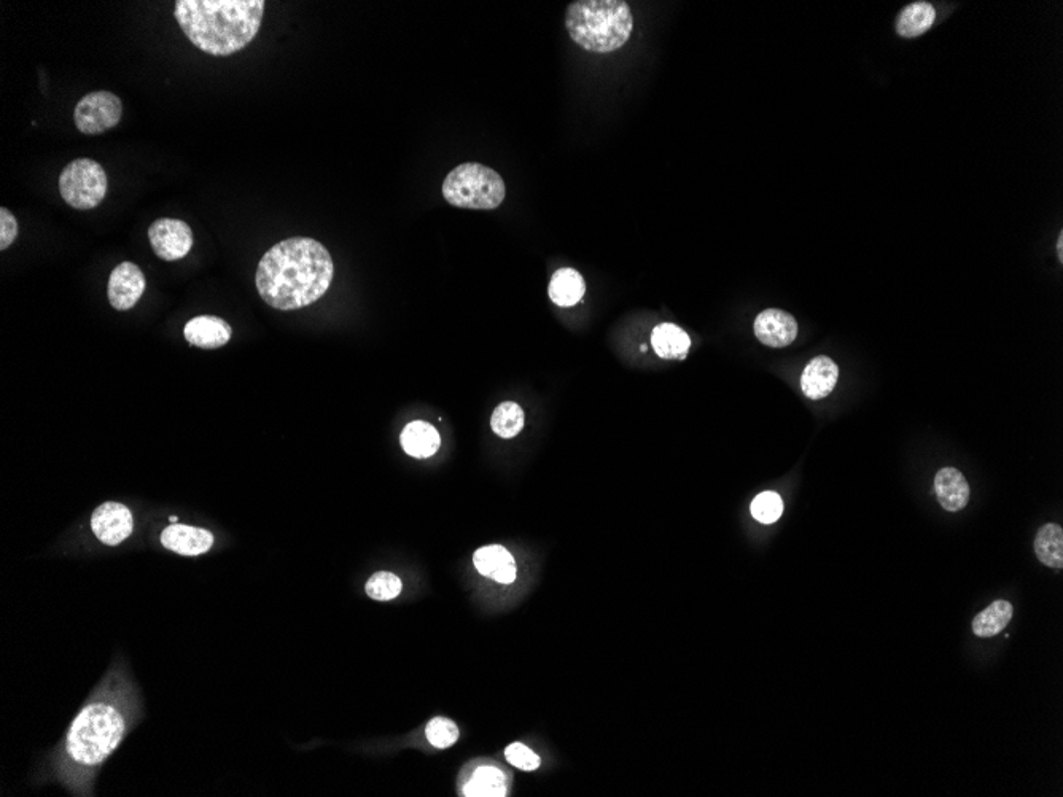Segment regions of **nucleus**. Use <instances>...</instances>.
I'll use <instances>...</instances> for the list:
<instances>
[{
	"instance_id": "obj_1",
	"label": "nucleus",
	"mask_w": 1063,
	"mask_h": 797,
	"mask_svg": "<svg viewBox=\"0 0 1063 797\" xmlns=\"http://www.w3.org/2000/svg\"><path fill=\"white\" fill-rule=\"evenodd\" d=\"M141 716L136 689L123 669L107 673L77 713L61 747L56 772L75 793H90L91 780Z\"/></svg>"
},
{
	"instance_id": "obj_2",
	"label": "nucleus",
	"mask_w": 1063,
	"mask_h": 797,
	"mask_svg": "<svg viewBox=\"0 0 1063 797\" xmlns=\"http://www.w3.org/2000/svg\"><path fill=\"white\" fill-rule=\"evenodd\" d=\"M335 265L324 245L290 238L274 245L258 263V293L277 311H296L319 301L330 288Z\"/></svg>"
},
{
	"instance_id": "obj_3",
	"label": "nucleus",
	"mask_w": 1063,
	"mask_h": 797,
	"mask_svg": "<svg viewBox=\"0 0 1063 797\" xmlns=\"http://www.w3.org/2000/svg\"><path fill=\"white\" fill-rule=\"evenodd\" d=\"M177 23L195 47L212 56H230L257 37L265 15L263 0H177Z\"/></svg>"
},
{
	"instance_id": "obj_4",
	"label": "nucleus",
	"mask_w": 1063,
	"mask_h": 797,
	"mask_svg": "<svg viewBox=\"0 0 1063 797\" xmlns=\"http://www.w3.org/2000/svg\"><path fill=\"white\" fill-rule=\"evenodd\" d=\"M565 28L583 50L612 53L631 39L634 18L624 0H577L567 7Z\"/></svg>"
},
{
	"instance_id": "obj_5",
	"label": "nucleus",
	"mask_w": 1063,
	"mask_h": 797,
	"mask_svg": "<svg viewBox=\"0 0 1063 797\" xmlns=\"http://www.w3.org/2000/svg\"><path fill=\"white\" fill-rule=\"evenodd\" d=\"M441 193L459 209L494 210L507 196V185L494 169L481 163H464L446 175Z\"/></svg>"
},
{
	"instance_id": "obj_6",
	"label": "nucleus",
	"mask_w": 1063,
	"mask_h": 797,
	"mask_svg": "<svg viewBox=\"0 0 1063 797\" xmlns=\"http://www.w3.org/2000/svg\"><path fill=\"white\" fill-rule=\"evenodd\" d=\"M109 188L107 174L98 161L78 158L59 175V193L69 206L90 210L104 201Z\"/></svg>"
},
{
	"instance_id": "obj_7",
	"label": "nucleus",
	"mask_w": 1063,
	"mask_h": 797,
	"mask_svg": "<svg viewBox=\"0 0 1063 797\" xmlns=\"http://www.w3.org/2000/svg\"><path fill=\"white\" fill-rule=\"evenodd\" d=\"M123 117V104L117 94L94 91L86 94L75 107L74 121L78 131L88 136L104 134L115 128Z\"/></svg>"
},
{
	"instance_id": "obj_8",
	"label": "nucleus",
	"mask_w": 1063,
	"mask_h": 797,
	"mask_svg": "<svg viewBox=\"0 0 1063 797\" xmlns=\"http://www.w3.org/2000/svg\"><path fill=\"white\" fill-rule=\"evenodd\" d=\"M148 239L156 257L164 261H177L187 257L193 247L190 226L176 218H160L148 228Z\"/></svg>"
},
{
	"instance_id": "obj_9",
	"label": "nucleus",
	"mask_w": 1063,
	"mask_h": 797,
	"mask_svg": "<svg viewBox=\"0 0 1063 797\" xmlns=\"http://www.w3.org/2000/svg\"><path fill=\"white\" fill-rule=\"evenodd\" d=\"M91 529L104 545L118 546L133 533V513L123 503H102L91 516Z\"/></svg>"
},
{
	"instance_id": "obj_10",
	"label": "nucleus",
	"mask_w": 1063,
	"mask_h": 797,
	"mask_svg": "<svg viewBox=\"0 0 1063 797\" xmlns=\"http://www.w3.org/2000/svg\"><path fill=\"white\" fill-rule=\"evenodd\" d=\"M145 276L139 266L131 261L120 263L113 269L107 285V296L113 309L117 311H129L136 306L137 301L144 295Z\"/></svg>"
},
{
	"instance_id": "obj_11",
	"label": "nucleus",
	"mask_w": 1063,
	"mask_h": 797,
	"mask_svg": "<svg viewBox=\"0 0 1063 797\" xmlns=\"http://www.w3.org/2000/svg\"><path fill=\"white\" fill-rule=\"evenodd\" d=\"M755 336L772 349L790 346L798 336V322L780 309H766L755 320Z\"/></svg>"
},
{
	"instance_id": "obj_12",
	"label": "nucleus",
	"mask_w": 1063,
	"mask_h": 797,
	"mask_svg": "<svg viewBox=\"0 0 1063 797\" xmlns=\"http://www.w3.org/2000/svg\"><path fill=\"white\" fill-rule=\"evenodd\" d=\"M161 545L180 556H203L214 546V535L209 530L176 522L161 533Z\"/></svg>"
},
{
	"instance_id": "obj_13",
	"label": "nucleus",
	"mask_w": 1063,
	"mask_h": 797,
	"mask_svg": "<svg viewBox=\"0 0 1063 797\" xmlns=\"http://www.w3.org/2000/svg\"><path fill=\"white\" fill-rule=\"evenodd\" d=\"M185 339L199 349H220L230 343V323L215 315H199L185 325Z\"/></svg>"
},
{
	"instance_id": "obj_14",
	"label": "nucleus",
	"mask_w": 1063,
	"mask_h": 797,
	"mask_svg": "<svg viewBox=\"0 0 1063 797\" xmlns=\"http://www.w3.org/2000/svg\"><path fill=\"white\" fill-rule=\"evenodd\" d=\"M839 366L830 357L820 355L810 360L801 376V389L809 400H823L838 384Z\"/></svg>"
},
{
	"instance_id": "obj_15",
	"label": "nucleus",
	"mask_w": 1063,
	"mask_h": 797,
	"mask_svg": "<svg viewBox=\"0 0 1063 797\" xmlns=\"http://www.w3.org/2000/svg\"><path fill=\"white\" fill-rule=\"evenodd\" d=\"M473 564L481 575L489 576L500 584L516 580V562L507 549L500 545L484 546L473 556Z\"/></svg>"
},
{
	"instance_id": "obj_16",
	"label": "nucleus",
	"mask_w": 1063,
	"mask_h": 797,
	"mask_svg": "<svg viewBox=\"0 0 1063 797\" xmlns=\"http://www.w3.org/2000/svg\"><path fill=\"white\" fill-rule=\"evenodd\" d=\"M935 489L939 503L949 513L963 510L970 502V484L957 468L939 470L935 476Z\"/></svg>"
},
{
	"instance_id": "obj_17",
	"label": "nucleus",
	"mask_w": 1063,
	"mask_h": 797,
	"mask_svg": "<svg viewBox=\"0 0 1063 797\" xmlns=\"http://www.w3.org/2000/svg\"><path fill=\"white\" fill-rule=\"evenodd\" d=\"M400 440L406 454L416 459H429L440 449L441 444L437 428L422 420L406 425Z\"/></svg>"
},
{
	"instance_id": "obj_18",
	"label": "nucleus",
	"mask_w": 1063,
	"mask_h": 797,
	"mask_svg": "<svg viewBox=\"0 0 1063 797\" xmlns=\"http://www.w3.org/2000/svg\"><path fill=\"white\" fill-rule=\"evenodd\" d=\"M651 344L656 354L664 360H685L690 352L691 339L675 323H659L651 335Z\"/></svg>"
},
{
	"instance_id": "obj_19",
	"label": "nucleus",
	"mask_w": 1063,
	"mask_h": 797,
	"mask_svg": "<svg viewBox=\"0 0 1063 797\" xmlns=\"http://www.w3.org/2000/svg\"><path fill=\"white\" fill-rule=\"evenodd\" d=\"M585 279L572 268H562L551 277L548 295L551 301L561 308H572L585 296Z\"/></svg>"
},
{
	"instance_id": "obj_20",
	"label": "nucleus",
	"mask_w": 1063,
	"mask_h": 797,
	"mask_svg": "<svg viewBox=\"0 0 1063 797\" xmlns=\"http://www.w3.org/2000/svg\"><path fill=\"white\" fill-rule=\"evenodd\" d=\"M464 796L503 797L508 793L507 774L495 766H481L462 788Z\"/></svg>"
},
{
	"instance_id": "obj_21",
	"label": "nucleus",
	"mask_w": 1063,
	"mask_h": 797,
	"mask_svg": "<svg viewBox=\"0 0 1063 797\" xmlns=\"http://www.w3.org/2000/svg\"><path fill=\"white\" fill-rule=\"evenodd\" d=\"M1013 616L1014 607L1006 600L990 603L986 610L973 619L974 635L982 638L995 637L1008 627Z\"/></svg>"
},
{
	"instance_id": "obj_22",
	"label": "nucleus",
	"mask_w": 1063,
	"mask_h": 797,
	"mask_svg": "<svg viewBox=\"0 0 1063 797\" xmlns=\"http://www.w3.org/2000/svg\"><path fill=\"white\" fill-rule=\"evenodd\" d=\"M1035 554L1049 568L1063 567V530L1060 525L1046 524L1035 537Z\"/></svg>"
},
{
	"instance_id": "obj_23",
	"label": "nucleus",
	"mask_w": 1063,
	"mask_h": 797,
	"mask_svg": "<svg viewBox=\"0 0 1063 797\" xmlns=\"http://www.w3.org/2000/svg\"><path fill=\"white\" fill-rule=\"evenodd\" d=\"M936 12L933 5L928 2H914L901 12L896 31L901 37H917L927 32L935 23Z\"/></svg>"
},
{
	"instance_id": "obj_24",
	"label": "nucleus",
	"mask_w": 1063,
	"mask_h": 797,
	"mask_svg": "<svg viewBox=\"0 0 1063 797\" xmlns=\"http://www.w3.org/2000/svg\"><path fill=\"white\" fill-rule=\"evenodd\" d=\"M491 427L495 435H499L500 438H505V440H510V438L518 436L519 432L524 428V411H522L518 403L505 401V403L495 408L494 414H492Z\"/></svg>"
},
{
	"instance_id": "obj_25",
	"label": "nucleus",
	"mask_w": 1063,
	"mask_h": 797,
	"mask_svg": "<svg viewBox=\"0 0 1063 797\" xmlns=\"http://www.w3.org/2000/svg\"><path fill=\"white\" fill-rule=\"evenodd\" d=\"M403 584L402 580L398 578L394 573L378 572L374 573L368 580L365 591H367L368 597L378 602H387V600H394L395 597L402 592Z\"/></svg>"
},
{
	"instance_id": "obj_26",
	"label": "nucleus",
	"mask_w": 1063,
	"mask_h": 797,
	"mask_svg": "<svg viewBox=\"0 0 1063 797\" xmlns=\"http://www.w3.org/2000/svg\"><path fill=\"white\" fill-rule=\"evenodd\" d=\"M782 513V498L775 492H763L752 502V516L761 524H774Z\"/></svg>"
},
{
	"instance_id": "obj_27",
	"label": "nucleus",
	"mask_w": 1063,
	"mask_h": 797,
	"mask_svg": "<svg viewBox=\"0 0 1063 797\" xmlns=\"http://www.w3.org/2000/svg\"><path fill=\"white\" fill-rule=\"evenodd\" d=\"M427 739L435 748H449L459 739V728L448 718H435L427 724Z\"/></svg>"
},
{
	"instance_id": "obj_28",
	"label": "nucleus",
	"mask_w": 1063,
	"mask_h": 797,
	"mask_svg": "<svg viewBox=\"0 0 1063 797\" xmlns=\"http://www.w3.org/2000/svg\"><path fill=\"white\" fill-rule=\"evenodd\" d=\"M505 758H507L511 766L526 770V772L540 767V756H537V753L527 748L524 743H511L510 747L505 750Z\"/></svg>"
},
{
	"instance_id": "obj_29",
	"label": "nucleus",
	"mask_w": 1063,
	"mask_h": 797,
	"mask_svg": "<svg viewBox=\"0 0 1063 797\" xmlns=\"http://www.w3.org/2000/svg\"><path fill=\"white\" fill-rule=\"evenodd\" d=\"M18 236V222L10 210L0 209V250H7Z\"/></svg>"
},
{
	"instance_id": "obj_30",
	"label": "nucleus",
	"mask_w": 1063,
	"mask_h": 797,
	"mask_svg": "<svg viewBox=\"0 0 1063 797\" xmlns=\"http://www.w3.org/2000/svg\"><path fill=\"white\" fill-rule=\"evenodd\" d=\"M1057 253H1059L1060 261H1063V236L1060 233L1059 242H1057Z\"/></svg>"
}]
</instances>
